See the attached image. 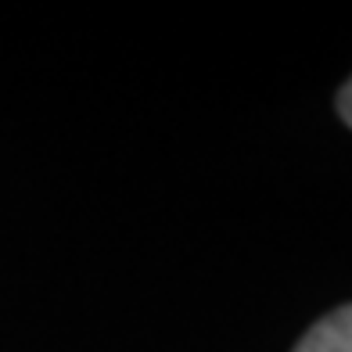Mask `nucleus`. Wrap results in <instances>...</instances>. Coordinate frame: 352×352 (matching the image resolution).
Listing matches in <instances>:
<instances>
[{"label":"nucleus","mask_w":352,"mask_h":352,"mask_svg":"<svg viewBox=\"0 0 352 352\" xmlns=\"http://www.w3.org/2000/svg\"><path fill=\"white\" fill-rule=\"evenodd\" d=\"M295 352H352V306L334 309L313 324Z\"/></svg>","instance_id":"1"},{"label":"nucleus","mask_w":352,"mask_h":352,"mask_svg":"<svg viewBox=\"0 0 352 352\" xmlns=\"http://www.w3.org/2000/svg\"><path fill=\"white\" fill-rule=\"evenodd\" d=\"M338 116L352 126V79H349V83L338 90Z\"/></svg>","instance_id":"2"}]
</instances>
